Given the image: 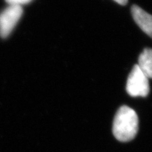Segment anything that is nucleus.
<instances>
[{"mask_svg": "<svg viewBox=\"0 0 152 152\" xmlns=\"http://www.w3.org/2000/svg\"><path fill=\"white\" fill-rule=\"evenodd\" d=\"M32 0H6L9 4H13V5H19L21 6L23 4H26L30 3Z\"/></svg>", "mask_w": 152, "mask_h": 152, "instance_id": "423d86ee", "label": "nucleus"}, {"mask_svg": "<svg viewBox=\"0 0 152 152\" xmlns=\"http://www.w3.org/2000/svg\"><path fill=\"white\" fill-rule=\"evenodd\" d=\"M23 10L21 6L9 4L0 13V36L6 38L10 35L21 18Z\"/></svg>", "mask_w": 152, "mask_h": 152, "instance_id": "7ed1b4c3", "label": "nucleus"}, {"mask_svg": "<svg viewBox=\"0 0 152 152\" xmlns=\"http://www.w3.org/2000/svg\"><path fill=\"white\" fill-rule=\"evenodd\" d=\"M139 120L136 112L127 106L118 110L113 123V135L118 141L129 142L138 132Z\"/></svg>", "mask_w": 152, "mask_h": 152, "instance_id": "f257e3e1", "label": "nucleus"}, {"mask_svg": "<svg viewBox=\"0 0 152 152\" xmlns=\"http://www.w3.org/2000/svg\"><path fill=\"white\" fill-rule=\"evenodd\" d=\"M149 78L143 73L137 64L133 66L129 74L126 91L131 96L145 97L149 93Z\"/></svg>", "mask_w": 152, "mask_h": 152, "instance_id": "f03ea898", "label": "nucleus"}, {"mask_svg": "<svg viewBox=\"0 0 152 152\" xmlns=\"http://www.w3.org/2000/svg\"><path fill=\"white\" fill-rule=\"evenodd\" d=\"M131 14L134 20L147 35L152 38V16L137 5H132Z\"/></svg>", "mask_w": 152, "mask_h": 152, "instance_id": "20e7f679", "label": "nucleus"}, {"mask_svg": "<svg viewBox=\"0 0 152 152\" xmlns=\"http://www.w3.org/2000/svg\"><path fill=\"white\" fill-rule=\"evenodd\" d=\"M137 65L148 78L152 79V49H144L139 56Z\"/></svg>", "mask_w": 152, "mask_h": 152, "instance_id": "39448f33", "label": "nucleus"}, {"mask_svg": "<svg viewBox=\"0 0 152 152\" xmlns=\"http://www.w3.org/2000/svg\"><path fill=\"white\" fill-rule=\"evenodd\" d=\"M113 1H115V2H117L118 4H119L124 6L125 4H127V3H128V0H113Z\"/></svg>", "mask_w": 152, "mask_h": 152, "instance_id": "0eeeda50", "label": "nucleus"}]
</instances>
